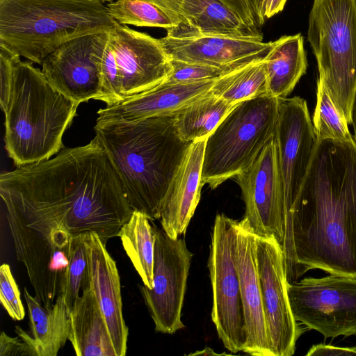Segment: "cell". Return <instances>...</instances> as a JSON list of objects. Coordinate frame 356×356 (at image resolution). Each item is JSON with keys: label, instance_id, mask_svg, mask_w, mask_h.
Wrapping results in <instances>:
<instances>
[{"label": "cell", "instance_id": "cell-8", "mask_svg": "<svg viewBox=\"0 0 356 356\" xmlns=\"http://www.w3.org/2000/svg\"><path fill=\"white\" fill-rule=\"evenodd\" d=\"M236 221L223 213L216 216L208 260L211 320L225 348L233 353L243 352L247 340L235 257Z\"/></svg>", "mask_w": 356, "mask_h": 356}, {"label": "cell", "instance_id": "cell-36", "mask_svg": "<svg viewBox=\"0 0 356 356\" xmlns=\"http://www.w3.org/2000/svg\"><path fill=\"white\" fill-rule=\"evenodd\" d=\"M307 356H356V346L341 347L331 344L318 343L313 345L306 354Z\"/></svg>", "mask_w": 356, "mask_h": 356}, {"label": "cell", "instance_id": "cell-31", "mask_svg": "<svg viewBox=\"0 0 356 356\" xmlns=\"http://www.w3.org/2000/svg\"><path fill=\"white\" fill-rule=\"evenodd\" d=\"M99 70L102 95V101L106 102V105L122 102L119 70L108 33L100 58Z\"/></svg>", "mask_w": 356, "mask_h": 356}, {"label": "cell", "instance_id": "cell-41", "mask_svg": "<svg viewBox=\"0 0 356 356\" xmlns=\"http://www.w3.org/2000/svg\"><path fill=\"white\" fill-rule=\"evenodd\" d=\"M97 1H102L105 3L106 2H111V1H113V0H97Z\"/></svg>", "mask_w": 356, "mask_h": 356}, {"label": "cell", "instance_id": "cell-38", "mask_svg": "<svg viewBox=\"0 0 356 356\" xmlns=\"http://www.w3.org/2000/svg\"><path fill=\"white\" fill-rule=\"evenodd\" d=\"M168 11L181 21V6L182 0H145ZM181 23V22H180Z\"/></svg>", "mask_w": 356, "mask_h": 356}, {"label": "cell", "instance_id": "cell-7", "mask_svg": "<svg viewBox=\"0 0 356 356\" xmlns=\"http://www.w3.org/2000/svg\"><path fill=\"white\" fill-rule=\"evenodd\" d=\"M307 39L318 79L350 124L356 94V0H314Z\"/></svg>", "mask_w": 356, "mask_h": 356}, {"label": "cell", "instance_id": "cell-22", "mask_svg": "<svg viewBox=\"0 0 356 356\" xmlns=\"http://www.w3.org/2000/svg\"><path fill=\"white\" fill-rule=\"evenodd\" d=\"M67 339L78 356H116L90 285L82 291L70 314Z\"/></svg>", "mask_w": 356, "mask_h": 356}, {"label": "cell", "instance_id": "cell-13", "mask_svg": "<svg viewBox=\"0 0 356 356\" xmlns=\"http://www.w3.org/2000/svg\"><path fill=\"white\" fill-rule=\"evenodd\" d=\"M241 190L243 220L257 236L284 237V205L274 137L253 163L235 177Z\"/></svg>", "mask_w": 356, "mask_h": 356}, {"label": "cell", "instance_id": "cell-34", "mask_svg": "<svg viewBox=\"0 0 356 356\" xmlns=\"http://www.w3.org/2000/svg\"><path fill=\"white\" fill-rule=\"evenodd\" d=\"M18 337H12L1 332L0 356H38L33 337L19 325L15 327Z\"/></svg>", "mask_w": 356, "mask_h": 356}, {"label": "cell", "instance_id": "cell-21", "mask_svg": "<svg viewBox=\"0 0 356 356\" xmlns=\"http://www.w3.org/2000/svg\"><path fill=\"white\" fill-rule=\"evenodd\" d=\"M181 16L179 25L168 31L166 35L183 38L212 35L263 40L259 29L246 24L221 0H182Z\"/></svg>", "mask_w": 356, "mask_h": 356}, {"label": "cell", "instance_id": "cell-33", "mask_svg": "<svg viewBox=\"0 0 356 356\" xmlns=\"http://www.w3.org/2000/svg\"><path fill=\"white\" fill-rule=\"evenodd\" d=\"M0 300L8 315L15 321L24 318L25 312L18 286L10 266L3 264L0 267Z\"/></svg>", "mask_w": 356, "mask_h": 356}, {"label": "cell", "instance_id": "cell-17", "mask_svg": "<svg viewBox=\"0 0 356 356\" xmlns=\"http://www.w3.org/2000/svg\"><path fill=\"white\" fill-rule=\"evenodd\" d=\"M255 238L256 235L243 219L236 221L235 257L247 336L243 352L256 356H273L263 307Z\"/></svg>", "mask_w": 356, "mask_h": 356}, {"label": "cell", "instance_id": "cell-24", "mask_svg": "<svg viewBox=\"0 0 356 356\" xmlns=\"http://www.w3.org/2000/svg\"><path fill=\"white\" fill-rule=\"evenodd\" d=\"M30 321L31 335L38 356H56L68 340L70 314L63 298H56L54 306H42L26 288L24 289Z\"/></svg>", "mask_w": 356, "mask_h": 356}, {"label": "cell", "instance_id": "cell-15", "mask_svg": "<svg viewBox=\"0 0 356 356\" xmlns=\"http://www.w3.org/2000/svg\"><path fill=\"white\" fill-rule=\"evenodd\" d=\"M119 70L123 100L162 83L172 70L160 39L116 23L108 32Z\"/></svg>", "mask_w": 356, "mask_h": 356}, {"label": "cell", "instance_id": "cell-29", "mask_svg": "<svg viewBox=\"0 0 356 356\" xmlns=\"http://www.w3.org/2000/svg\"><path fill=\"white\" fill-rule=\"evenodd\" d=\"M316 86L312 123L318 140L346 141L353 139L343 113L334 102L323 83L318 79Z\"/></svg>", "mask_w": 356, "mask_h": 356}, {"label": "cell", "instance_id": "cell-14", "mask_svg": "<svg viewBox=\"0 0 356 356\" xmlns=\"http://www.w3.org/2000/svg\"><path fill=\"white\" fill-rule=\"evenodd\" d=\"M108 33L74 38L49 53L41 64L47 81L79 104L90 99L102 100L99 65Z\"/></svg>", "mask_w": 356, "mask_h": 356}, {"label": "cell", "instance_id": "cell-10", "mask_svg": "<svg viewBox=\"0 0 356 356\" xmlns=\"http://www.w3.org/2000/svg\"><path fill=\"white\" fill-rule=\"evenodd\" d=\"M192 258L184 238L155 225L153 288L139 289L158 332L173 334L185 327L181 310Z\"/></svg>", "mask_w": 356, "mask_h": 356}, {"label": "cell", "instance_id": "cell-3", "mask_svg": "<svg viewBox=\"0 0 356 356\" xmlns=\"http://www.w3.org/2000/svg\"><path fill=\"white\" fill-rule=\"evenodd\" d=\"M104 148L133 211L160 219L172 181L192 143L182 140L175 115L133 122H97Z\"/></svg>", "mask_w": 356, "mask_h": 356}, {"label": "cell", "instance_id": "cell-28", "mask_svg": "<svg viewBox=\"0 0 356 356\" xmlns=\"http://www.w3.org/2000/svg\"><path fill=\"white\" fill-rule=\"evenodd\" d=\"M106 7L109 15L123 25L159 27L168 31L181 22L168 11L145 0H113Z\"/></svg>", "mask_w": 356, "mask_h": 356}, {"label": "cell", "instance_id": "cell-19", "mask_svg": "<svg viewBox=\"0 0 356 356\" xmlns=\"http://www.w3.org/2000/svg\"><path fill=\"white\" fill-rule=\"evenodd\" d=\"M213 80L158 86L97 111V122H133L156 116L175 115L208 94Z\"/></svg>", "mask_w": 356, "mask_h": 356}, {"label": "cell", "instance_id": "cell-40", "mask_svg": "<svg viewBox=\"0 0 356 356\" xmlns=\"http://www.w3.org/2000/svg\"><path fill=\"white\" fill-rule=\"evenodd\" d=\"M258 26L266 21L264 16V0H248Z\"/></svg>", "mask_w": 356, "mask_h": 356}, {"label": "cell", "instance_id": "cell-12", "mask_svg": "<svg viewBox=\"0 0 356 356\" xmlns=\"http://www.w3.org/2000/svg\"><path fill=\"white\" fill-rule=\"evenodd\" d=\"M256 261L273 356H291L302 333L291 310L282 247L275 237L256 236Z\"/></svg>", "mask_w": 356, "mask_h": 356}, {"label": "cell", "instance_id": "cell-20", "mask_svg": "<svg viewBox=\"0 0 356 356\" xmlns=\"http://www.w3.org/2000/svg\"><path fill=\"white\" fill-rule=\"evenodd\" d=\"M207 138L192 142L172 181L161 215L162 229L172 238L184 234L200 199Z\"/></svg>", "mask_w": 356, "mask_h": 356}, {"label": "cell", "instance_id": "cell-25", "mask_svg": "<svg viewBox=\"0 0 356 356\" xmlns=\"http://www.w3.org/2000/svg\"><path fill=\"white\" fill-rule=\"evenodd\" d=\"M142 212L133 211L118 236L143 284L153 288L155 225Z\"/></svg>", "mask_w": 356, "mask_h": 356}, {"label": "cell", "instance_id": "cell-30", "mask_svg": "<svg viewBox=\"0 0 356 356\" xmlns=\"http://www.w3.org/2000/svg\"><path fill=\"white\" fill-rule=\"evenodd\" d=\"M84 237L85 234L74 236L72 239L69 265L60 296L69 314L80 296V289H82L83 291L90 286L88 256Z\"/></svg>", "mask_w": 356, "mask_h": 356}, {"label": "cell", "instance_id": "cell-37", "mask_svg": "<svg viewBox=\"0 0 356 356\" xmlns=\"http://www.w3.org/2000/svg\"><path fill=\"white\" fill-rule=\"evenodd\" d=\"M237 13L242 19L253 28L259 29L248 0H221Z\"/></svg>", "mask_w": 356, "mask_h": 356}, {"label": "cell", "instance_id": "cell-39", "mask_svg": "<svg viewBox=\"0 0 356 356\" xmlns=\"http://www.w3.org/2000/svg\"><path fill=\"white\" fill-rule=\"evenodd\" d=\"M286 0H264V16L265 19L270 18L282 11Z\"/></svg>", "mask_w": 356, "mask_h": 356}, {"label": "cell", "instance_id": "cell-26", "mask_svg": "<svg viewBox=\"0 0 356 356\" xmlns=\"http://www.w3.org/2000/svg\"><path fill=\"white\" fill-rule=\"evenodd\" d=\"M236 104L209 91L175 115V125L179 136L191 143L207 138Z\"/></svg>", "mask_w": 356, "mask_h": 356}, {"label": "cell", "instance_id": "cell-4", "mask_svg": "<svg viewBox=\"0 0 356 356\" xmlns=\"http://www.w3.org/2000/svg\"><path fill=\"white\" fill-rule=\"evenodd\" d=\"M12 53V52H11ZM13 82L5 115V148L17 167L51 158L80 104L46 79L42 70L13 53Z\"/></svg>", "mask_w": 356, "mask_h": 356}, {"label": "cell", "instance_id": "cell-32", "mask_svg": "<svg viewBox=\"0 0 356 356\" xmlns=\"http://www.w3.org/2000/svg\"><path fill=\"white\" fill-rule=\"evenodd\" d=\"M172 70L163 82L187 83L216 79L234 70L171 60ZM235 70V69H234Z\"/></svg>", "mask_w": 356, "mask_h": 356}, {"label": "cell", "instance_id": "cell-23", "mask_svg": "<svg viewBox=\"0 0 356 356\" xmlns=\"http://www.w3.org/2000/svg\"><path fill=\"white\" fill-rule=\"evenodd\" d=\"M265 60L267 94L277 99L287 97L307 68L302 35H284L273 41Z\"/></svg>", "mask_w": 356, "mask_h": 356}, {"label": "cell", "instance_id": "cell-9", "mask_svg": "<svg viewBox=\"0 0 356 356\" xmlns=\"http://www.w3.org/2000/svg\"><path fill=\"white\" fill-rule=\"evenodd\" d=\"M295 320L325 339L356 335V276L329 273L287 282Z\"/></svg>", "mask_w": 356, "mask_h": 356}, {"label": "cell", "instance_id": "cell-1", "mask_svg": "<svg viewBox=\"0 0 356 356\" xmlns=\"http://www.w3.org/2000/svg\"><path fill=\"white\" fill-rule=\"evenodd\" d=\"M286 280L310 270L356 276V141L318 140L309 171L284 211Z\"/></svg>", "mask_w": 356, "mask_h": 356}, {"label": "cell", "instance_id": "cell-11", "mask_svg": "<svg viewBox=\"0 0 356 356\" xmlns=\"http://www.w3.org/2000/svg\"><path fill=\"white\" fill-rule=\"evenodd\" d=\"M274 140L285 211L305 181L318 142L304 99H278Z\"/></svg>", "mask_w": 356, "mask_h": 356}, {"label": "cell", "instance_id": "cell-5", "mask_svg": "<svg viewBox=\"0 0 356 356\" xmlns=\"http://www.w3.org/2000/svg\"><path fill=\"white\" fill-rule=\"evenodd\" d=\"M116 23L97 0H0V47L41 65L62 44Z\"/></svg>", "mask_w": 356, "mask_h": 356}, {"label": "cell", "instance_id": "cell-35", "mask_svg": "<svg viewBox=\"0 0 356 356\" xmlns=\"http://www.w3.org/2000/svg\"><path fill=\"white\" fill-rule=\"evenodd\" d=\"M13 53L3 47H0V75L1 95L0 104L2 111L6 108L11 90L13 82Z\"/></svg>", "mask_w": 356, "mask_h": 356}, {"label": "cell", "instance_id": "cell-2", "mask_svg": "<svg viewBox=\"0 0 356 356\" xmlns=\"http://www.w3.org/2000/svg\"><path fill=\"white\" fill-rule=\"evenodd\" d=\"M0 195L40 213L72 236L97 234L106 244L132 213L122 184L102 145L63 148L54 158L17 167L0 176Z\"/></svg>", "mask_w": 356, "mask_h": 356}, {"label": "cell", "instance_id": "cell-27", "mask_svg": "<svg viewBox=\"0 0 356 356\" xmlns=\"http://www.w3.org/2000/svg\"><path fill=\"white\" fill-rule=\"evenodd\" d=\"M210 92L234 104L267 94L266 60H257L216 79Z\"/></svg>", "mask_w": 356, "mask_h": 356}, {"label": "cell", "instance_id": "cell-16", "mask_svg": "<svg viewBox=\"0 0 356 356\" xmlns=\"http://www.w3.org/2000/svg\"><path fill=\"white\" fill-rule=\"evenodd\" d=\"M171 60L236 69L264 59L273 42L252 38L197 35L160 39Z\"/></svg>", "mask_w": 356, "mask_h": 356}, {"label": "cell", "instance_id": "cell-18", "mask_svg": "<svg viewBox=\"0 0 356 356\" xmlns=\"http://www.w3.org/2000/svg\"><path fill=\"white\" fill-rule=\"evenodd\" d=\"M84 241L90 285L106 321L116 356H124L129 330L123 317L120 281L116 263L97 234H85Z\"/></svg>", "mask_w": 356, "mask_h": 356}, {"label": "cell", "instance_id": "cell-6", "mask_svg": "<svg viewBox=\"0 0 356 356\" xmlns=\"http://www.w3.org/2000/svg\"><path fill=\"white\" fill-rule=\"evenodd\" d=\"M278 99L268 94L243 101L207 138L202 185L215 189L251 165L274 137Z\"/></svg>", "mask_w": 356, "mask_h": 356}]
</instances>
